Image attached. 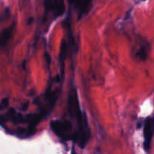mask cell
I'll use <instances>...</instances> for the list:
<instances>
[{
	"mask_svg": "<svg viewBox=\"0 0 154 154\" xmlns=\"http://www.w3.org/2000/svg\"><path fill=\"white\" fill-rule=\"evenodd\" d=\"M142 1H144V0H142Z\"/></svg>",
	"mask_w": 154,
	"mask_h": 154,
	"instance_id": "obj_12",
	"label": "cell"
},
{
	"mask_svg": "<svg viewBox=\"0 0 154 154\" xmlns=\"http://www.w3.org/2000/svg\"><path fill=\"white\" fill-rule=\"evenodd\" d=\"M149 51V45L147 43L144 42L143 45H141L140 46L139 49L136 52V56L139 60H146L147 57V54H148Z\"/></svg>",
	"mask_w": 154,
	"mask_h": 154,
	"instance_id": "obj_6",
	"label": "cell"
},
{
	"mask_svg": "<svg viewBox=\"0 0 154 154\" xmlns=\"http://www.w3.org/2000/svg\"><path fill=\"white\" fill-rule=\"evenodd\" d=\"M51 128L57 136L64 141L74 139V134L72 132V125L69 120H53Z\"/></svg>",
	"mask_w": 154,
	"mask_h": 154,
	"instance_id": "obj_2",
	"label": "cell"
},
{
	"mask_svg": "<svg viewBox=\"0 0 154 154\" xmlns=\"http://www.w3.org/2000/svg\"><path fill=\"white\" fill-rule=\"evenodd\" d=\"M68 111L71 118L74 119L77 123L78 132L74 135V141L78 142L81 148L85 147L90 137V129L88 123L80 108L78 96L76 90L72 86L68 97Z\"/></svg>",
	"mask_w": 154,
	"mask_h": 154,
	"instance_id": "obj_1",
	"label": "cell"
},
{
	"mask_svg": "<svg viewBox=\"0 0 154 154\" xmlns=\"http://www.w3.org/2000/svg\"><path fill=\"white\" fill-rule=\"evenodd\" d=\"M69 2V4L72 5L75 7L78 8H81V5H82V3L84 2V0H68Z\"/></svg>",
	"mask_w": 154,
	"mask_h": 154,
	"instance_id": "obj_8",
	"label": "cell"
},
{
	"mask_svg": "<svg viewBox=\"0 0 154 154\" xmlns=\"http://www.w3.org/2000/svg\"><path fill=\"white\" fill-rule=\"evenodd\" d=\"M9 104V99L8 98H5L2 100L1 102V105H0V108H1L2 110H3L4 108H7V106Z\"/></svg>",
	"mask_w": 154,
	"mask_h": 154,
	"instance_id": "obj_9",
	"label": "cell"
},
{
	"mask_svg": "<svg viewBox=\"0 0 154 154\" xmlns=\"http://www.w3.org/2000/svg\"><path fill=\"white\" fill-rule=\"evenodd\" d=\"M65 11H66V6H65L64 0H57L54 8L55 16H62L65 13Z\"/></svg>",
	"mask_w": 154,
	"mask_h": 154,
	"instance_id": "obj_7",
	"label": "cell"
},
{
	"mask_svg": "<svg viewBox=\"0 0 154 154\" xmlns=\"http://www.w3.org/2000/svg\"><path fill=\"white\" fill-rule=\"evenodd\" d=\"M15 26H16V23L14 22L10 26L5 29L2 31L1 34V39H0L2 48H4L5 46H6L10 39L11 38V36L15 29Z\"/></svg>",
	"mask_w": 154,
	"mask_h": 154,
	"instance_id": "obj_4",
	"label": "cell"
},
{
	"mask_svg": "<svg viewBox=\"0 0 154 154\" xmlns=\"http://www.w3.org/2000/svg\"><path fill=\"white\" fill-rule=\"evenodd\" d=\"M154 135V116L148 117L144 123V148L147 152L151 147L152 140Z\"/></svg>",
	"mask_w": 154,
	"mask_h": 154,
	"instance_id": "obj_3",
	"label": "cell"
},
{
	"mask_svg": "<svg viewBox=\"0 0 154 154\" xmlns=\"http://www.w3.org/2000/svg\"><path fill=\"white\" fill-rule=\"evenodd\" d=\"M72 154H76V153H75V150H73V151H72Z\"/></svg>",
	"mask_w": 154,
	"mask_h": 154,
	"instance_id": "obj_11",
	"label": "cell"
},
{
	"mask_svg": "<svg viewBox=\"0 0 154 154\" xmlns=\"http://www.w3.org/2000/svg\"><path fill=\"white\" fill-rule=\"evenodd\" d=\"M68 51V43L64 39L63 40L61 43V46H60V66L62 67V72H63L64 70V63L65 60H66V54H67Z\"/></svg>",
	"mask_w": 154,
	"mask_h": 154,
	"instance_id": "obj_5",
	"label": "cell"
},
{
	"mask_svg": "<svg viewBox=\"0 0 154 154\" xmlns=\"http://www.w3.org/2000/svg\"><path fill=\"white\" fill-rule=\"evenodd\" d=\"M32 18H31V19H29V20L28 23H32Z\"/></svg>",
	"mask_w": 154,
	"mask_h": 154,
	"instance_id": "obj_10",
	"label": "cell"
}]
</instances>
